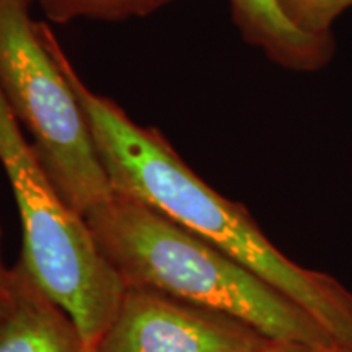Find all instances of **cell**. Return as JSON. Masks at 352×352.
<instances>
[{
  "label": "cell",
  "instance_id": "cell-11",
  "mask_svg": "<svg viewBox=\"0 0 352 352\" xmlns=\"http://www.w3.org/2000/svg\"><path fill=\"white\" fill-rule=\"evenodd\" d=\"M10 290V289H8ZM2 292L0 294V318H2V315L6 314L7 310V305H8V298H10V292Z\"/></svg>",
  "mask_w": 352,
  "mask_h": 352
},
{
  "label": "cell",
  "instance_id": "cell-2",
  "mask_svg": "<svg viewBox=\"0 0 352 352\" xmlns=\"http://www.w3.org/2000/svg\"><path fill=\"white\" fill-rule=\"evenodd\" d=\"M85 222L124 287L152 289L233 316L272 341L341 352L303 308L142 201L113 192Z\"/></svg>",
  "mask_w": 352,
  "mask_h": 352
},
{
  "label": "cell",
  "instance_id": "cell-9",
  "mask_svg": "<svg viewBox=\"0 0 352 352\" xmlns=\"http://www.w3.org/2000/svg\"><path fill=\"white\" fill-rule=\"evenodd\" d=\"M254 352H320L316 349H311L308 346H302V344H294V342H279L274 341L271 344H267L263 349H258Z\"/></svg>",
  "mask_w": 352,
  "mask_h": 352
},
{
  "label": "cell",
  "instance_id": "cell-6",
  "mask_svg": "<svg viewBox=\"0 0 352 352\" xmlns=\"http://www.w3.org/2000/svg\"><path fill=\"white\" fill-rule=\"evenodd\" d=\"M233 25L250 46L277 67L290 72H318L336 54L334 34H310L290 21L279 0H227Z\"/></svg>",
  "mask_w": 352,
  "mask_h": 352
},
{
  "label": "cell",
  "instance_id": "cell-8",
  "mask_svg": "<svg viewBox=\"0 0 352 352\" xmlns=\"http://www.w3.org/2000/svg\"><path fill=\"white\" fill-rule=\"evenodd\" d=\"M279 6L298 30L323 36L334 34V23L352 8V0H279Z\"/></svg>",
  "mask_w": 352,
  "mask_h": 352
},
{
  "label": "cell",
  "instance_id": "cell-7",
  "mask_svg": "<svg viewBox=\"0 0 352 352\" xmlns=\"http://www.w3.org/2000/svg\"><path fill=\"white\" fill-rule=\"evenodd\" d=\"M52 23L65 25L76 20L124 21L144 19L165 8L175 0H32Z\"/></svg>",
  "mask_w": 352,
  "mask_h": 352
},
{
  "label": "cell",
  "instance_id": "cell-10",
  "mask_svg": "<svg viewBox=\"0 0 352 352\" xmlns=\"http://www.w3.org/2000/svg\"><path fill=\"white\" fill-rule=\"evenodd\" d=\"M12 277H13L12 267L7 266L2 256V232H0V294L7 292V290L10 289Z\"/></svg>",
  "mask_w": 352,
  "mask_h": 352
},
{
  "label": "cell",
  "instance_id": "cell-5",
  "mask_svg": "<svg viewBox=\"0 0 352 352\" xmlns=\"http://www.w3.org/2000/svg\"><path fill=\"white\" fill-rule=\"evenodd\" d=\"M12 271L10 298L0 318V352H91L72 316L19 263Z\"/></svg>",
  "mask_w": 352,
  "mask_h": 352
},
{
  "label": "cell",
  "instance_id": "cell-4",
  "mask_svg": "<svg viewBox=\"0 0 352 352\" xmlns=\"http://www.w3.org/2000/svg\"><path fill=\"white\" fill-rule=\"evenodd\" d=\"M271 342L233 316L152 289L124 287L91 352H254Z\"/></svg>",
  "mask_w": 352,
  "mask_h": 352
},
{
  "label": "cell",
  "instance_id": "cell-1",
  "mask_svg": "<svg viewBox=\"0 0 352 352\" xmlns=\"http://www.w3.org/2000/svg\"><path fill=\"white\" fill-rule=\"evenodd\" d=\"M36 30L85 113L113 191L142 201L223 250L303 308L341 352H352V290L285 256L248 209L209 186L160 131L138 124L116 101L91 90L50 25L36 21Z\"/></svg>",
  "mask_w": 352,
  "mask_h": 352
},
{
  "label": "cell",
  "instance_id": "cell-3",
  "mask_svg": "<svg viewBox=\"0 0 352 352\" xmlns=\"http://www.w3.org/2000/svg\"><path fill=\"white\" fill-rule=\"evenodd\" d=\"M32 0H0V90L47 178L85 219L113 196L76 94L39 38Z\"/></svg>",
  "mask_w": 352,
  "mask_h": 352
}]
</instances>
